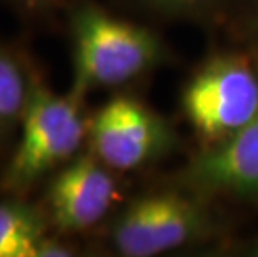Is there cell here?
<instances>
[{
	"instance_id": "obj_3",
	"label": "cell",
	"mask_w": 258,
	"mask_h": 257,
	"mask_svg": "<svg viewBox=\"0 0 258 257\" xmlns=\"http://www.w3.org/2000/svg\"><path fill=\"white\" fill-rule=\"evenodd\" d=\"M178 107L194 149L232 139L258 116V56L235 42L212 48L185 79Z\"/></svg>"
},
{
	"instance_id": "obj_6",
	"label": "cell",
	"mask_w": 258,
	"mask_h": 257,
	"mask_svg": "<svg viewBox=\"0 0 258 257\" xmlns=\"http://www.w3.org/2000/svg\"><path fill=\"white\" fill-rule=\"evenodd\" d=\"M45 184L40 205L52 232L63 237L97 231L127 200L122 174L113 172L87 149Z\"/></svg>"
},
{
	"instance_id": "obj_13",
	"label": "cell",
	"mask_w": 258,
	"mask_h": 257,
	"mask_svg": "<svg viewBox=\"0 0 258 257\" xmlns=\"http://www.w3.org/2000/svg\"><path fill=\"white\" fill-rule=\"evenodd\" d=\"M238 250H241L240 254H243V255H253V257H258V234H256L255 237H251L246 244L240 245Z\"/></svg>"
},
{
	"instance_id": "obj_1",
	"label": "cell",
	"mask_w": 258,
	"mask_h": 257,
	"mask_svg": "<svg viewBox=\"0 0 258 257\" xmlns=\"http://www.w3.org/2000/svg\"><path fill=\"white\" fill-rule=\"evenodd\" d=\"M72 45L74 94L130 89L175 62L163 35L145 20L113 14L93 0H70L65 9Z\"/></svg>"
},
{
	"instance_id": "obj_8",
	"label": "cell",
	"mask_w": 258,
	"mask_h": 257,
	"mask_svg": "<svg viewBox=\"0 0 258 257\" xmlns=\"http://www.w3.org/2000/svg\"><path fill=\"white\" fill-rule=\"evenodd\" d=\"M40 79L24 54L0 42V150L19 134L32 92Z\"/></svg>"
},
{
	"instance_id": "obj_10",
	"label": "cell",
	"mask_w": 258,
	"mask_h": 257,
	"mask_svg": "<svg viewBox=\"0 0 258 257\" xmlns=\"http://www.w3.org/2000/svg\"><path fill=\"white\" fill-rule=\"evenodd\" d=\"M52 227L40 204L22 197L0 202V257H40Z\"/></svg>"
},
{
	"instance_id": "obj_11",
	"label": "cell",
	"mask_w": 258,
	"mask_h": 257,
	"mask_svg": "<svg viewBox=\"0 0 258 257\" xmlns=\"http://www.w3.org/2000/svg\"><path fill=\"white\" fill-rule=\"evenodd\" d=\"M223 30L230 42L240 43L258 56V0H240Z\"/></svg>"
},
{
	"instance_id": "obj_7",
	"label": "cell",
	"mask_w": 258,
	"mask_h": 257,
	"mask_svg": "<svg viewBox=\"0 0 258 257\" xmlns=\"http://www.w3.org/2000/svg\"><path fill=\"white\" fill-rule=\"evenodd\" d=\"M163 177L230 211L258 209V116L232 139L194 149Z\"/></svg>"
},
{
	"instance_id": "obj_12",
	"label": "cell",
	"mask_w": 258,
	"mask_h": 257,
	"mask_svg": "<svg viewBox=\"0 0 258 257\" xmlns=\"http://www.w3.org/2000/svg\"><path fill=\"white\" fill-rule=\"evenodd\" d=\"M17 12L30 22L52 20L58 12L65 14L70 0H9Z\"/></svg>"
},
{
	"instance_id": "obj_5",
	"label": "cell",
	"mask_w": 258,
	"mask_h": 257,
	"mask_svg": "<svg viewBox=\"0 0 258 257\" xmlns=\"http://www.w3.org/2000/svg\"><path fill=\"white\" fill-rule=\"evenodd\" d=\"M182 147L172 120L130 92H118L89 114L85 149L122 176L153 171Z\"/></svg>"
},
{
	"instance_id": "obj_4",
	"label": "cell",
	"mask_w": 258,
	"mask_h": 257,
	"mask_svg": "<svg viewBox=\"0 0 258 257\" xmlns=\"http://www.w3.org/2000/svg\"><path fill=\"white\" fill-rule=\"evenodd\" d=\"M84 102V97L72 90L60 95L43 79L37 82L17 144L0 172V192L25 199L38 184L85 150L89 114Z\"/></svg>"
},
{
	"instance_id": "obj_9",
	"label": "cell",
	"mask_w": 258,
	"mask_h": 257,
	"mask_svg": "<svg viewBox=\"0 0 258 257\" xmlns=\"http://www.w3.org/2000/svg\"><path fill=\"white\" fill-rule=\"evenodd\" d=\"M135 19L148 24H175L225 29L240 0H115Z\"/></svg>"
},
{
	"instance_id": "obj_2",
	"label": "cell",
	"mask_w": 258,
	"mask_h": 257,
	"mask_svg": "<svg viewBox=\"0 0 258 257\" xmlns=\"http://www.w3.org/2000/svg\"><path fill=\"white\" fill-rule=\"evenodd\" d=\"M230 209L160 177L128 197L105 224L107 249L120 257H157L227 239Z\"/></svg>"
}]
</instances>
